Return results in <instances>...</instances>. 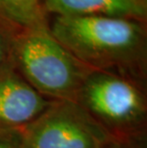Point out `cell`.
<instances>
[{
    "label": "cell",
    "instance_id": "obj_1",
    "mask_svg": "<svg viewBox=\"0 0 147 148\" xmlns=\"http://www.w3.org/2000/svg\"><path fill=\"white\" fill-rule=\"evenodd\" d=\"M50 33L74 58L94 71L128 68L135 64L143 49L142 28L129 18L58 15Z\"/></svg>",
    "mask_w": 147,
    "mask_h": 148
},
{
    "label": "cell",
    "instance_id": "obj_2",
    "mask_svg": "<svg viewBox=\"0 0 147 148\" xmlns=\"http://www.w3.org/2000/svg\"><path fill=\"white\" fill-rule=\"evenodd\" d=\"M15 58L25 80L43 97L76 101L91 72L47 28L27 30L15 44Z\"/></svg>",
    "mask_w": 147,
    "mask_h": 148
},
{
    "label": "cell",
    "instance_id": "obj_3",
    "mask_svg": "<svg viewBox=\"0 0 147 148\" xmlns=\"http://www.w3.org/2000/svg\"><path fill=\"white\" fill-rule=\"evenodd\" d=\"M76 102L110 135L135 130L146 116L142 90L128 77L109 72H91Z\"/></svg>",
    "mask_w": 147,
    "mask_h": 148
},
{
    "label": "cell",
    "instance_id": "obj_4",
    "mask_svg": "<svg viewBox=\"0 0 147 148\" xmlns=\"http://www.w3.org/2000/svg\"><path fill=\"white\" fill-rule=\"evenodd\" d=\"M22 148H103L113 136L79 103L55 100L39 116L17 129Z\"/></svg>",
    "mask_w": 147,
    "mask_h": 148
},
{
    "label": "cell",
    "instance_id": "obj_5",
    "mask_svg": "<svg viewBox=\"0 0 147 148\" xmlns=\"http://www.w3.org/2000/svg\"><path fill=\"white\" fill-rule=\"evenodd\" d=\"M51 101L14 72L0 73V128L19 129L34 121Z\"/></svg>",
    "mask_w": 147,
    "mask_h": 148
},
{
    "label": "cell",
    "instance_id": "obj_6",
    "mask_svg": "<svg viewBox=\"0 0 147 148\" xmlns=\"http://www.w3.org/2000/svg\"><path fill=\"white\" fill-rule=\"evenodd\" d=\"M50 12L59 16H102L134 18L142 17L145 9L139 0H45Z\"/></svg>",
    "mask_w": 147,
    "mask_h": 148
},
{
    "label": "cell",
    "instance_id": "obj_7",
    "mask_svg": "<svg viewBox=\"0 0 147 148\" xmlns=\"http://www.w3.org/2000/svg\"><path fill=\"white\" fill-rule=\"evenodd\" d=\"M0 12L26 31L47 28L39 0H0Z\"/></svg>",
    "mask_w": 147,
    "mask_h": 148
},
{
    "label": "cell",
    "instance_id": "obj_8",
    "mask_svg": "<svg viewBox=\"0 0 147 148\" xmlns=\"http://www.w3.org/2000/svg\"><path fill=\"white\" fill-rule=\"evenodd\" d=\"M0 148H22L17 129L0 128Z\"/></svg>",
    "mask_w": 147,
    "mask_h": 148
},
{
    "label": "cell",
    "instance_id": "obj_9",
    "mask_svg": "<svg viewBox=\"0 0 147 148\" xmlns=\"http://www.w3.org/2000/svg\"><path fill=\"white\" fill-rule=\"evenodd\" d=\"M6 46H5V42L4 39H3L2 34H0V73L2 71H4L3 69V63H4L5 60V56H6Z\"/></svg>",
    "mask_w": 147,
    "mask_h": 148
},
{
    "label": "cell",
    "instance_id": "obj_10",
    "mask_svg": "<svg viewBox=\"0 0 147 148\" xmlns=\"http://www.w3.org/2000/svg\"><path fill=\"white\" fill-rule=\"evenodd\" d=\"M103 148H121V147L120 145H117L116 143H114V141H111L110 143L106 144Z\"/></svg>",
    "mask_w": 147,
    "mask_h": 148
}]
</instances>
